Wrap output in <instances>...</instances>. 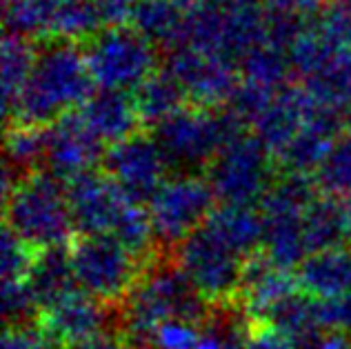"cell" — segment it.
<instances>
[{
    "instance_id": "obj_25",
    "label": "cell",
    "mask_w": 351,
    "mask_h": 349,
    "mask_svg": "<svg viewBox=\"0 0 351 349\" xmlns=\"http://www.w3.org/2000/svg\"><path fill=\"white\" fill-rule=\"evenodd\" d=\"M300 349H351V336L340 329H322L316 336H311Z\"/></svg>"
},
{
    "instance_id": "obj_7",
    "label": "cell",
    "mask_w": 351,
    "mask_h": 349,
    "mask_svg": "<svg viewBox=\"0 0 351 349\" xmlns=\"http://www.w3.org/2000/svg\"><path fill=\"white\" fill-rule=\"evenodd\" d=\"M243 134L227 118H214L200 112H180L162 121L156 141L160 143L173 171H205L218 152Z\"/></svg>"
},
{
    "instance_id": "obj_13",
    "label": "cell",
    "mask_w": 351,
    "mask_h": 349,
    "mask_svg": "<svg viewBox=\"0 0 351 349\" xmlns=\"http://www.w3.org/2000/svg\"><path fill=\"white\" fill-rule=\"evenodd\" d=\"M302 225L309 254L351 247V194L318 191L304 209Z\"/></svg>"
},
{
    "instance_id": "obj_19",
    "label": "cell",
    "mask_w": 351,
    "mask_h": 349,
    "mask_svg": "<svg viewBox=\"0 0 351 349\" xmlns=\"http://www.w3.org/2000/svg\"><path fill=\"white\" fill-rule=\"evenodd\" d=\"M7 167L16 173H29L45 167L47 152V132L34 123H23L9 130L5 139Z\"/></svg>"
},
{
    "instance_id": "obj_8",
    "label": "cell",
    "mask_w": 351,
    "mask_h": 349,
    "mask_svg": "<svg viewBox=\"0 0 351 349\" xmlns=\"http://www.w3.org/2000/svg\"><path fill=\"white\" fill-rule=\"evenodd\" d=\"M123 194L138 205H147L165 180L171 176V163L160 143L149 134H134L105 152L100 165Z\"/></svg>"
},
{
    "instance_id": "obj_18",
    "label": "cell",
    "mask_w": 351,
    "mask_h": 349,
    "mask_svg": "<svg viewBox=\"0 0 351 349\" xmlns=\"http://www.w3.org/2000/svg\"><path fill=\"white\" fill-rule=\"evenodd\" d=\"M136 121H138V116L134 109L118 98L96 100V103H91L87 107L85 116L80 118V123L87 127V132L94 136L105 149L129 139V136L138 134Z\"/></svg>"
},
{
    "instance_id": "obj_12",
    "label": "cell",
    "mask_w": 351,
    "mask_h": 349,
    "mask_svg": "<svg viewBox=\"0 0 351 349\" xmlns=\"http://www.w3.org/2000/svg\"><path fill=\"white\" fill-rule=\"evenodd\" d=\"M105 147L87 132L80 121H62L47 132L45 167L62 182L98 169L105 158Z\"/></svg>"
},
{
    "instance_id": "obj_15",
    "label": "cell",
    "mask_w": 351,
    "mask_h": 349,
    "mask_svg": "<svg viewBox=\"0 0 351 349\" xmlns=\"http://www.w3.org/2000/svg\"><path fill=\"white\" fill-rule=\"evenodd\" d=\"M205 227L243 258H249V256L263 250L265 220L261 207L256 205L220 203L211 211Z\"/></svg>"
},
{
    "instance_id": "obj_26",
    "label": "cell",
    "mask_w": 351,
    "mask_h": 349,
    "mask_svg": "<svg viewBox=\"0 0 351 349\" xmlns=\"http://www.w3.org/2000/svg\"><path fill=\"white\" fill-rule=\"evenodd\" d=\"M73 349H138L129 338L123 334V332H105V334H100L96 338H91L89 343L85 345H78V347H73Z\"/></svg>"
},
{
    "instance_id": "obj_14",
    "label": "cell",
    "mask_w": 351,
    "mask_h": 349,
    "mask_svg": "<svg viewBox=\"0 0 351 349\" xmlns=\"http://www.w3.org/2000/svg\"><path fill=\"white\" fill-rule=\"evenodd\" d=\"M295 280L300 291L318 300H331L351 291V247L307 254L295 267Z\"/></svg>"
},
{
    "instance_id": "obj_24",
    "label": "cell",
    "mask_w": 351,
    "mask_h": 349,
    "mask_svg": "<svg viewBox=\"0 0 351 349\" xmlns=\"http://www.w3.org/2000/svg\"><path fill=\"white\" fill-rule=\"evenodd\" d=\"M322 311H325V325L329 329H340L351 336V291L338 298L322 300Z\"/></svg>"
},
{
    "instance_id": "obj_22",
    "label": "cell",
    "mask_w": 351,
    "mask_h": 349,
    "mask_svg": "<svg viewBox=\"0 0 351 349\" xmlns=\"http://www.w3.org/2000/svg\"><path fill=\"white\" fill-rule=\"evenodd\" d=\"M243 349H300V345L269 323H247Z\"/></svg>"
},
{
    "instance_id": "obj_17",
    "label": "cell",
    "mask_w": 351,
    "mask_h": 349,
    "mask_svg": "<svg viewBox=\"0 0 351 349\" xmlns=\"http://www.w3.org/2000/svg\"><path fill=\"white\" fill-rule=\"evenodd\" d=\"M27 282H29L34 298L40 309L47 307L49 302L58 300L64 293L73 291L78 287V282L69 263V252L60 247V250H49L38 254L29 276H27Z\"/></svg>"
},
{
    "instance_id": "obj_20",
    "label": "cell",
    "mask_w": 351,
    "mask_h": 349,
    "mask_svg": "<svg viewBox=\"0 0 351 349\" xmlns=\"http://www.w3.org/2000/svg\"><path fill=\"white\" fill-rule=\"evenodd\" d=\"M313 180L322 191L351 194V136H340L334 143Z\"/></svg>"
},
{
    "instance_id": "obj_11",
    "label": "cell",
    "mask_w": 351,
    "mask_h": 349,
    "mask_svg": "<svg viewBox=\"0 0 351 349\" xmlns=\"http://www.w3.org/2000/svg\"><path fill=\"white\" fill-rule=\"evenodd\" d=\"M298 289L293 269L280 267L263 250L256 252L245 261L240 285L238 302L243 307V318L247 323H265L271 311Z\"/></svg>"
},
{
    "instance_id": "obj_21",
    "label": "cell",
    "mask_w": 351,
    "mask_h": 349,
    "mask_svg": "<svg viewBox=\"0 0 351 349\" xmlns=\"http://www.w3.org/2000/svg\"><path fill=\"white\" fill-rule=\"evenodd\" d=\"M38 252H34L29 245H25L16 234L3 229V245H0V274L3 282L9 280H25L29 276Z\"/></svg>"
},
{
    "instance_id": "obj_9",
    "label": "cell",
    "mask_w": 351,
    "mask_h": 349,
    "mask_svg": "<svg viewBox=\"0 0 351 349\" xmlns=\"http://www.w3.org/2000/svg\"><path fill=\"white\" fill-rule=\"evenodd\" d=\"M67 194L78 234H114L134 205L103 167L69 180Z\"/></svg>"
},
{
    "instance_id": "obj_27",
    "label": "cell",
    "mask_w": 351,
    "mask_h": 349,
    "mask_svg": "<svg viewBox=\"0 0 351 349\" xmlns=\"http://www.w3.org/2000/svg\"><path fill=\"white\" fill-rule=\"evenodd\" d=\"M232 349H243V341H240V343H238V345H234V347H232Z\"/></svg>"
},
{
    "instance_id": "obj_6",
    "label": "cell",
    "mask_w": 351,
    "mask_h": 349,
    "mask_svg": "<svg viewBox=\"0 0 351 349\" xmlns=\"http://www.w3.org/2000/svg\"><path fill=\"white\" fill-rule=\"evenodd\" d=\"M216 203L205 173L173 171L145 207L160 247H178L207 223Z\"/></svg>"
},
{
    "instance_id": "obj_3",
    "label": "cell",
    "mask_w": 351,
    "mask_h": 349,
    "mask_svg": "<svg viewBox=\"0 0 351 349\" xmlns=\"http://www.w3.org/2000/svg\"><path fill=\"white\" fill-rule=\"evenodd\" d=\"M67 252L78 287L109 307L123 305L154 265L141 261L112 234H80Z\"/></svg>"
},
{
    "instance_id": "obj_2",
    "label": "cell",
    "mask_w": 351,
    "mask_h": 349,
    "mask_svg": "<svg viewBox=\"0 0 351 349\" xmlns=\"http://www.w3.org/2000/svg\"><path fill=\"white\" fill-rule=\"evenodd\" d=\"M209 311L211 305L191 287L176 263L158 258L120 305V332L138 349H147L162 325L176 320L207 323Z\"/></svg>"
},
{
    "instance_id": "obj_10",
    "label": "cell",
    "mask_w": 351,
    "mask_h": 349,
    "mask_svg": "<svg viewBox=\"0 0 351 349\" xmlns=\"http://www.w3.org/2000/svg\"><path fill=\"white\" fill-rule=\"evenodd\" d=\"M38 325L58 349H73L109 332V305L76 287L40 309Z\"/></svg>"
},
{
    "instance_id": "obj_1",
    "label": "cell",
    "mask_w": 351,
    "mask_h": 349,
    "mask_svg": "<svg viewBox=\"0 0 351 349\" xmlns=\"http://www.w3.org/2000/svg\"><path fill=\"white\" fill-rule=\"evenodd\" d=\"M5 227L16 234L34 252H49L69 247L73 241V225L67 182L47 169L16 173L5 167Z\"/></svg>"
},
{
    "instance_id": "obj_4",
    "label": "cell",
    "mask_w": 351,
    "mask_h": 349,
    "mask_svg": "<svg viewBox=\"0 0 351 349\" xmlns=\"http://www.w3.org/2000/svg\"><path fill=\"white\" fill-rule=\"evenodd\" d=\"M218 203L261 205L278 178V163L258 136L238 134L202 171Z\"/></svg>"
},
{
    "instance_id": "obj_5",
    "label": "cell",
    "mask_w": 351,
    "mask_h": 349,
    "mask_svg": "<svg viewBox=\"0 0 351 349\" xmlns=\"http://www.w3.org/2000/svg\"><path fill=\"white\" fill-rule=\"evenodd\" d=\"M245 261L202 225L187 241L173 247V263L211 307L238 302Z\"/></svg>"
},
{
    "instance_id": "obj_16",
    "label": "cell",
    "mask_w": 351,
    "mask_h": 349,
    "mask_svg": "<svg viewBox=\"0 0 351 349\" xmlns=\"http://www.w3.org/2000/svg\"><path fill=\"white\" fill-rule=\"evenodd\" d=\"M265 323L280 329L287 334L291 341L298 345L307 343L311 336H316L325 325V311H322V300L309 296L304 291H293L289 298H285L278 307H276Z\"/></svg>"
},
{
    "instance_id": "obj_23",
    "label": "cell",
    "mask_w": 351,
    "mask_h": 349,
    "mask_svg": "<svg viewBox=\"0 0 351 349\" xmlns=\"http://www.w3.org/2000/svg\"><path fill=\"white\" fill-rule=\"evenodd\" d=\"M0 349H58L38 323H18L7 325Z\"/></svg>"
}]
</instances>
